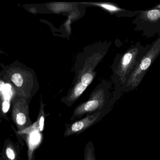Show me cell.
<instances>
[{
    "mask_svg": "<svg viewBox=\"0 0 160 160\" xmlns=\"http://www.w3.org/2000/svg\"><path fill=\"white\" fill-rule=\"evenodd\" d=\"M95 148L91 141L87 143L84 151V160H97L95 155Z\"/></svg>",
    "mask_w": 160,
    "mask_h": 160,
    "instance_id": "8fae6325",
    "label": "cell"
},
{
    "mask_svg": "<svg viewBox=\"0 0 160 160\" xmlns=\"http://www.w3.org/2000/svg\"><path fill=\"white\" fill-rule=\"evenodd\" d=\"M154 8H160V4H159L157 5Z\"/></svg>",
    "mask_w": 160,
    "mask_h": 160,
    "instance_id": "5bb4252c",
    "label": "cell"
},
{
    "mask_svg": "<svg viewBox=\"0 0 160 160\" xmlns=\"http://www.w3.org/2000/svg\"><path fill=\"white\" fill-rule=\"evenodd\" d=\"M160 54V35L151 44L121 90L132 91L140 85L147 71Z\"/></svg>",
    "mask_w": 160,
    "mask_h": 160,
    "instance_id": "277c9868",
    "label": "cell"
},
{
    "mask_svg": "<svg viewBox=\"0 0 160 160\" xmlns=\"http://www.w3.org/2000/svg\"><path fill=\"white\" fill-rule=\"evenodd\" d=\"M5 84L4 81H3V80L0 77V94L2 92L4 88Z\"/></svg>",
    "mask_w": 160,
    "mask_h": 160,
    "instance_id": "4fadbf2b",
    "label": "cell"
},
{
    "mask_svg": "<svg viewBox=\"0 0 160 160\" xmlns=\"http://www.w3.org/2000/svg\"><path fill=\"white\" fill-rule=\"evenodd\" d=\"M102 112H98L86 116L84 118L76 120L71 124H67L64 136L68 137L83 132L98 121Z\"/></svg>",
    "mask_w": 160,
    "mask_h": 160,
    "instance_id": "ba28073f",
    "label": "cell"
},
{
    "mask_svg": "<svg viewBox=\"0 0 160 160\" xmlns=\"http://www.w3.org/2000/svg\"><path fill=\"white\" fill-rule=\"evenodd\" d=\"M108 90L109 88H106V86L98 85L91 93L87 101L76 107L70 120L74 121L79 120L84 116L102 111L109 101L110 94Z\"/></svg>",
    "mask_w": 160,
    "mask_h": 160,
    "instance_id": "5b68a950",
    "label": "cell"
},
{
    "mask_svg": "<svg viewBox=\"0 0 160 160\" xmlns=\"http://www.w3.org/2000/svg\"><path fill=\"white\" fill-rule=\"evenodd\" d=\"M137 31L142 32L145 36L160 35V8H153L147 10L140 11L133 21Z\"/></svg>",
    "mask_w": 160,
    "mask_h": 160,
    "instance_id": "8992f818",
    "label": "cell"
},
{
    "mask_svg": "<svg viewBox=\"0 0 160 160\" xmlns=\"http://www.w3.org/2000/svg\"><path fill=\"white\" fill-rule=\"evenodd\" d=\"M84 4L92 5L97 6L99 7L103 8L106 11L111 13H120V12H125L127 11L123 8H120L117 6L113 4L108 3H82Z\"/></svg>",
    "mask_w": 160,
    "mask_h": 160,
    "instance_id": "30bf717a",
    "label": "cell"
},
{
    "mask_svg": "<svg viewBox=\"0 0 160 160\" xmlns=\"http://www.w3.org/2000/svg\"><path fill=\"white\" fill-rule=\"evenodd\" d=\"M150 46H144L137 43L120 57L115 71L119 90H121L127 83L140 60L148 51Z\"/></svg>",
    "mask_w": 160,
    "mask_h": 160,
    "instance_id": "7a4b0ae2",
    "label": "cell"
},
{
    "mask_svg": "<svg viewBox=\"0 0 160 160\" xmlns=\"http://www.w3.org/2000/svg\"><path fill=\"white\" fill-rule=\"evenodd\" d=\"M12 118L19 131L32 125L29 116V105L26 100L16 97L14 98L12 101Z\"/></svg>",
    "mask_w": 160,
    "mask_h": 160,
    "instance_id": "52a82bcc",
    "label": "cell"
},
{
    "mask_svg": "<svg viewBox=\"0 0 160 160\" xmlns=\"http://www.w3.org/2000/svg\"><path fill=\"white\" fill-rule=\"evenodd\" d=\"M101 58L102 55L98 53L95 54L92 57L88 58L83 68L80 70L77 82L69 90L66 96L62 99V102L70 107L78 100L93 81L96 76L94 69Z\"/></svg>",
    "mask_w": 160,
    "mask_h": 160,
    "instance_id": "3957f363",
    "label": "cell"
},
{
    "mask_svg": "<svg viewBox=\"0 0 160 160\" xmlns=\"http://www.w3.org/2000/svg\"><path fill=\"white\" fill-rule=\"evenodd\" d=\"M1 65L3 70L0 77L13 85L16 97L27 101L38 91V82L32 70L18 61L6 66Z\"/></svg>",
    "mask_w": 160,
    "mask_h": 160,
    "instance_id": "6da1fadb",
    "label": "cell"
},
{
    "mask_svg": "<svg viewBox=\"0 0 160 160\" xmlns=\"http://www.w3.org/2000/svg\"><path fill=\"white\" fill-rule=\"evenodd\" d=\"M5 155L8 160H16V150L12 146L8 145L5 149Z\"/></svg>",
    "mask_w": 160,
    "mask_h": 160,
    "instance_id": "7c38bea8",
    "label": "cell"
},
{
    "mask_svg": "<svg viewBox=\"0 0 160 160\" xmlns=\"http://www.w3.org/2000/svg\"><path fill=\"white\" fill-rule=\"evenodd\" d=\"M45 105H46L42 102V100H41L40 110L37 120L30 126L19 132V134H30L32 133L33 132L43 131L44 130L45 118L47 116V114L45 113L44 111V107Z\"/></svg>",
    "mask_w": 160,
    "mask_h": 160,
    "instance_id": "9c48e42d",
    "label": "cell"
}]
</instances>
